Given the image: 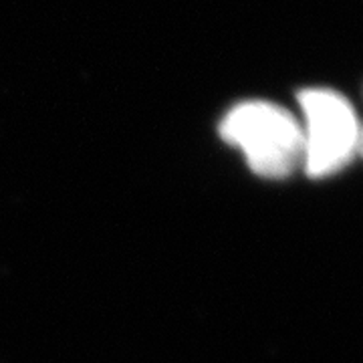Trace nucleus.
<instances>
[{
  "label": "nucleus",
  "mask_w": 363,
  "mask_h": 363,
  "mask_svg": "<svg viewBox=\"0 0 363 363\" xmlns=\"http://www.w3.org/2000/svg\"><path fill=\"white\" fill-rule=\"evenodd\" d=\"M357 154L363 157V128H362V133H359V147H357Z\"/></svg>",
  "instance_id": "3"
},
{
  "label": "nucleus",
  "mask_w": 363,
  "mask_h": 363,
  "mask_svg": "<svg viewBox=\"0 0 363 363\" xmlns=\"http://www.w3.org/2000/svg\"><path fill=\"white\" fill-rule=\"evenodd\" d=\"M220 135L245 154L250 169L262 178L281 180L303 164L301 123L281 105L238 104L222 119Z\"/></svg>",
  "instance_id": "1"
},
{
  "label": "nucleus",
  "mask_w": 363,
  "mask_h": 363,
  "mask_svg": "<svg viewBox=\"0 0 363 363\" xmlns=\"http://www.w3.org/2000/svg\"><path fill=\"white\" fill-rule=\"evenodd\" d=\"M303 111V166L311 178H329L350 164L359 147V121L351 104L337 91L298 93Z\"/></svg>",
  "instance_id": "2"
}]
</instances>
